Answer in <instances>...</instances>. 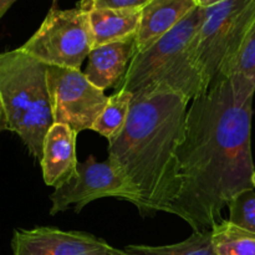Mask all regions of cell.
I'll use <instances>...</instances> for the list:
<instances>
[{
	"instance_id": "6da1fadb",
	"label": "cell",
	"mask_w": 255,
	"mask_h": 255,
	"mask_svg": "<svg viewBox=\"0 0 255 255\" xmlns=\"http://www.w3.org/2000/svg\"><path fill=\"white\" fill-rule=\"evenodd\" d=\"M252 119L253 99L241 101L228 79L192 100L176 153L179 192L168 213L193 232L212 231L229 202L254 188Z\"/></svg>"
},
{
	"instance_id": "7a4b0ae2",
	"label": "cell",
	"mask_w": 255,
	"mask_h": 255,
	"mask_svg": "<svg viewBox=\"0 0 255 255\" xmlns=\"http://www.w3.org/2000/svg\"><path fill=\"white\" fill-rule=\"evenodd\" d=\"M188 100L173 92L132 97L124 131L109 142L115 159L139 194V213H168L179 192L177 148L186 133Z\"/></svg>"
},
{
	"instance_id": "3957f363",
	"label": "cell",
	"mask_w": 255,
	"mask_h": 255,
	"mask_svg": "<svg viewBox=\"0 0 255 255\" xmlns=\"http://www.w3.org/2000/svg\"><path fill=\"white\" fill-rule=\"evenodd\" d=\"M206 7L197 6L167 34L132 57L126 75L115 90L134 99L161 92L182 95L188 101L208 89L193 56V41Z\"/></svg>"
},
{
	"instance_id": "277c9868",
	"label": "cell",
	"mask_w": 255,
	"mask_h": 255,
	"mask_svg": "<svg viewBox=\"0 0 255 255\" xmlns=\"http://www.w3.org/2000/svg\"><path fill=\"white\" fill-rule=\"evenodd\" d=\"M46 72V64L20 47L0 54V96L7 129L21 138L37 161H41L45 136L54 125Z\"/></svg>"
},
{
	"instance_id": "5b68a950",
	"label": "cell",
	"mask_w": 255,
	"mask_h": 255,
	"mask_svg": "<svg viewBox=\"0 0 255 255\" xmlns=\"http://www.w3.org/2000/svg\"><path fill=\"white\" fill-rule=\"evenodd\" d=\"M255 19V0H226L206 7L193 56L208 87L223 76Z\"/></svg>"
},
{
	"instance_id": "8992f818",
	"label": "cell",
	"mask_w": 255,
	"mask_h": 255,
	"mask_svg": "<svg viewBox=\"0 0 255 255\" xmlns=\"http://www.w3.org/2000/svg\"><path fill=\"white\" fill-rule=\"evenodd\" d=\"M20 49L47 66L80 70L94 49L89 12L77 6L50 9L36 32Z\"/></svg>"
},
{
	"instance_id": "52a82bcc",
	"label": "cell",
	"mask_w": 255,
	"mask_h": 255,
	"mask_svg": "<svg viewBox=\"0 0 255 255\" xmlns=\"http://www.w3.org/2000/svg\"><path fill=\"white\" fill-rule=\"evenodd\" d=\"M109 197L129 202L137 208L141 204L138 192L115 159L109 157L97 162L90 154L86 161L79 162L76 174L50 194V216L66 211L70 206H75V212L80 213L91 202Z\"/></svg>"
},
{
	"instance_id": "ba28073f",
	"label": "cell",
	"mask_w": 255,
	"mask_h": 255,
	"mask_svg": "<svg viewBox=\"0 0 255 255\" xmlns=\"http://www.w3.org/2000/svg\"><path fill=\"white\" fill-rule=\"evenodd\" d=\"M47 90L54 124H64L77 133L92 129L109 97L89 81L84 72L47 66Z\"/></svg>"
},
{
	"instance_id": "9c48e42d",
	"label": "cell",
	"mask_w": 255,
	"mask_h": 255,
	"mask_svg": "<svg viewBox=\"0 0 255 255\" xmlns=\"http://www.w3.org/2000/svg\"><path fill=\"white\" fill-rule=\"evenodd\" d=\"M12 255H112L114 247L87 232L55 227L15 229Z\"/></svg>"
},
{
	"instance_id": "30bf717a",
	"label": "cell",
	"mask_w": 255,
	"mask_h": 255,
	"mask_svg": "<svg viewBox=\"0 0 255 255\" xmlns=\"http://www.w3.org/2000/svg\"><path fill=\"white\" fill-rule=\"evenodd\" d=\"M77 132L64 124H54L45 136L40 164L46 186H61L77 172Z\"/></svg>"
},
{
	"instance_id": "8fae6325",
	"label": "cell",
	"mask_w": 255,
	"mask_h": 255,
	"mask_svg": "<svg viewBox=\"0 0 255 255\" xmlns=\"http://www.w3.org/2000/svg\"><path fill=\"white\" fill-rule=\"evenodd\" d=\"M136 52V36L94 47L89 55L85 76L102 91L116 89L126 75Z\"/></svg>"
},
{
	"instance_id": "7c38bea8",
	"label": "cell",
	"mask_w": 255,
	"mask_h": 255,
	"mask_svg": "<svg viewBox=\"0 0 255 255\" xmlns=\"http://www.w3.org/2000/svg\"><path fill=\"white\" fill-rule=\"evenodd\" d=\"M197 7L194 0H151L141 9L136 32L137 52L143 51Z\"/></svg>"
},
{
	"instance_id": "4fadbf2b",
	"label": "cell",
	"mask_w": 255,
	"mask_h": 255,
	"mask_svg": "<svg viewBox=\"0 0 255 255\" xmlns=\"http://www.w3.org/2000/svg\"><path fill=\"white\" fill-rule=\"evenodd\" d=\"M87 12L94 35V47L136 36L141 9L102 7Z\"/></svg>"
},
{
	"instance_id": "5bb4252c",
	"label": "cell",
	"mask_w": 255,
	"mask_h": 255,
	"mask_svg": "<svg viewBox=\"0 0 255 255\" xmlns=\"http://www.w3.org/2000/svg\"><path fill=\"white\" fill-rule=\"evenodd\" d=\"M221 79H228L241 101L255 95V19Z\"/></svg>"
},
{
	"instance_id": "9a60e30c",
	"label": "cell",
	"mask_w": 255,
	"mask_h": 255,
	"mask_svg": "<svg viewBox=\"0 0 255 255\" xmlns=\"http://www.w3.org/2000/svg\"><path fill=\"white\" fill-rule=\"evenodd\" d=\"M112 255H217L212 244V232H193L189 238L171 246H127L114 248Z\"/></svg>"
},
{
	"instance_id": "2e32d148",
	"label": "cell",
	"mask_w": 255,
	"mask_h": 255,
	"mask_svg": "<svg viewBox=\"0 0 255 255\" xmlns=\"http://www.w3.org/2000/svg\"><path fill=\"white\" fill-rule=\"evenodd\" d=\"M212 244L217 255H255V233L222 219L212 229Z\"/></svg>"
},
{
	"instance_id": "e0dca14e",
	"label": "cell",
	"mask_w": 255,
	"mask_h": 255,
	"mask_svg": "<svg viewBox=\"0 0 255 255\" xmlns=\"http://www.w3.org/2000/svg\"><path fill=\"white\" fill-rule=\"evenodd\" d=\"M132 94L125 90L115 91L109 97L106 107L95 122L92 131L97 132L109 142L120 136L126 126L132 104Z\"/></svg>"
},
{
	"instance_id": "ac0fdd59",
	"label": "cell",
	"mask_w": 255,
	"mask_h": 255,
	"mask_svg": "<svg viewBox=\"0 0 255 255\" xmlns=\"http://www.w3.org/2000/svg\"><path fill=\"white\" fill-rule=\"evenodd\" d=\"M228 208L229 222L255 233V188L237 194L228 203Z\"/></svg>"
},
{
	"instance_id": "d6986e66",
	"label": "cell",
	"mask_w": 255,
	"mask_h": 255,
	"mask_svg": "<svg viewBox=\"0 0 255 255\" xmlns=\"http://www.w3.org/2000/svg\"><path fill=\"white\" fill-rule=\"evenodd\" d=\"M151 0H80L77 7L90 11L94 9L111 7V9H142Z\"/></svg>"
},
{
	"instance_id": "ffe728a7",
	"label": "cell",
	"mask_w": 255,
	"mask_h": 255,
	"mask_svg": "<svg viewBox=\"0 0 255 255\" xmlns=\"http://www.w3.org/2000/svg\"><path fill=\"white\" fill-rule=\"evenodd\" d=\"M2 129H7V121L4 104H2L1 96H0V131H2Z\"/></svg>"
},
{
	"instance_id": "44dd1931",
	"label": "cell",
	"mask_w": 255,
	"mask_h": 255,
	"mask_svg": "<svg viewBox=\"0 0 255 255\" xmlns=\"http://www.w3.org/2000/svg\"><path fill=\"white\" fill-rule=\"evenodd\" d=\"M197 4V6H201V7H209V6H213V5L219 4V2H223L226 0H194Z\"/></svg>"
},
{
	"instance_id": "7402d4cb",
	"label": "cell",
	"mask_w": 255,
	"mask_h": 255,
	"mask_svg": "<svg viewBox=\"0 0 255 255\" xmlns=\"http://www.w3.org/2000/svg\"><path fill=\"white\" fill-rule=\"evenodd\" d=\"M16 0H0V19L4 16L5 12L9 10V7L11 6Z\"/></svg>"
},
{
	"instance_id": "603a6c76",
	"label": "cell",
	"mask_w": 255,
	"mask_h": 255,
	"mask_svg": "<svg viewBox=\"0 0 255 255\" xmlns=\"http://www.w3.org/2000/svg\"><path fill=\"white\" fill-rule=\"evenodd\" d=\"M52 5H51V9H55V7H57V2H59V0H51Z\"/></svg>"
},
{
	"instance_id": "cb8c5ba5",
	"label": "cell",
	"mask_w": 255,
	"mask_h": 255,
	"mask_svg": "<svg viewBox=\"0 0 255 255\" xmlns=\"http://www.w3.org/2000/svg\"><path fill=\"white\" fill-rule=\"evenodd\" d=\"M252 183H253V187L255 188V172H254L253 177H252Z\"/></svg>"
}]
</instances>
